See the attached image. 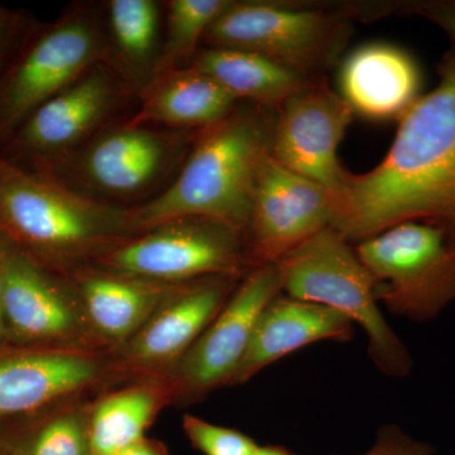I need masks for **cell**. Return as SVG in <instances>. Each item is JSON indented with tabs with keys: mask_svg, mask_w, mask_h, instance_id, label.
Here are the masks:
<instances>
[{
	"mask_svg": "<svg viewBox=\"0 0 455 455\" xmlns=\"http://www.w3.org/2000/svg\"><path fill=\"white\" fill-rule=\"evenodd\" d=\"M398 122L382 163L350 173L335 193L331 228L352 244L407 221L455 233V49L439 65L436 88Z\"/></svg>",
	"mask_w": 455,
	"mask_h": 455,
	"instance_id": "6da1fadb",
	"label": "cell"
},
{
	"mask_svg": "<svg viewBox=\"0 0 455 455\" xmlns=\"http://www.w3.org/2000/svg\"><path fill=\"white\" fill-rule=\"evenodd\" d=\"M236 278L215 276L181 284L125 341V359L139 367L179 362L229 300Z\"/></svg>",
	"mask_w": 455,
	"mask_h": 455,
	"instance_id": "4fadbf2b",
	"label": "cell"
},
{
	"mask_svg": "<svg viewBox=\"0 0 455 455\" xmlns=\"http://www.w3.org/2000/svg\"><path fill=\"white\" fill-rule=\"evenodd\" d=\"M9 247H12V245L8 243L7 239H5L3 233L0 232V257H2V254L4 253Z\"/></svg>",
	"mask_w": 455,
	"mask_h": 455,
	"instance_id": "d6a6232c",
	"label": "cell"
},
{
	"mask_svg": "<svg viewBox=\"0 0 455 455\" xmlns=\"http://www.w3.org/2000/svg\"><path fill=\"white\" fill-rule=\"evenodd\" d=\"M36 29L25 14L0 5V79Z\"/></svg>",
	"mask_w": 455,
	"mask_h": 455,
	"instance_id": "4316f807",
	"label": "cell"
},
{
	"mask_svg": "<svg viewBox=\"0 0 455 455\" xmlns=\"http://www.w3.org/2000/svg\"><path fill=\"white\" fill-rule=\"evenodd\" d=\"M112 455H163L157 448L151 443L146 442L145 439L134 443L130 447L122 449Z\"/></svg>",
	"mask_w": 455,
	"mask_h": 455,
	"instance_id": "f546056e",
	"label": "cell"
},
{
	"mask_svg": "<svg viewBox=\"0 0 455 455\" xmlns=\"http://www.w3.org/2000/svg\"><path fill=\"white\" fill-rule=\"evenodd\" d=\"M180 286L146 283L110 271L79 276L80 295L90 323L114 341L130 340Z\"/></svg>",
	"mask_w": 455,
	"mask_h": 455,
	"instance_id": "ffe728a7",
	"label": "cell"
},
{
	"mask_svg": "<svg viewBox=\"0 0 455 455\" xmlns=\"http://www.w3.org/2000/svg\"><path fill=\"white\" fill-rule=\"evenodd\" d=\"M108 18L116 52L128 68H151L157 62L160 13L154 0H112Z\"/></svg>",
	"mask_w": 455,
	"mask_h": 455,
	"instance_id": "603a6c76",
	"label": "cell"
},
{
	"mask_svg": "<svg viewBox=\"0 0 455 455\" xmlns=\"http://www.w3.org/2000/svg\"><path fill=\"white\" fill-rule=\"evenodd\" d=\"M108 271L161 284L215 276H244L252 269L244 238L214 221L185 218L147 230L103 254Z\"/></svg>",
	"mask_w": 455,
	"mask_h": 455,
	"instance_id": "52a82bcc",
	"label": "cell"
},
{
	"mask_svg": "<svg viewBox=\"0 0 455 455\" xmlns=\"http://www.w3.org/2000/svg\"><path fill=\"white\" fill-rule=\"evenodd\" d=\"M355 324L343 314L314 302L280 293L260 313L250 346L229 386L252 379L260 371L319 341L346 343Z\"/></svg>",
	"mask_w": 455,
	"mask_h": 455,
	"instance_id": "5bb4252c",
	"label": "cell"
},
{
	"mask_svg": "<svg viewBox=\"0 0 455 455\" xmlns=\"http://www.w3.org/2000/svg\"><path fill=\"white\" fill-rule=\"evenodd\" d=\"M276 268L283 293L323 305L348 317L366 331L368 355L390 377H405L412 357L383 316L376 281L355 245L333 228H326L286 254Z\"/></svg>",
	"mask_w": 455,
	"mask_h": 455,
	"instance_id": "277c9868",
	"label": "cell"
},
{
	"mask_svg": "<svg viewBox=\"0 0 455 455\" xmlns=\"http://www.w3.org/2000/svg\"><path fill=\"white\" fill-rule=\"evenodd\" d=\"M430 444L419 442L397 425H386L377 433L372 447L359 455H433Z\"/></svg>",
	"mask_w": 455,
	"mask_h": 455,
	"instance_id": "83f0119b",
	"label": "cell"
},
{
	"mask_svg": "<svg viewBox=\"0 0 455 455\" xmlns=\"http://www.w3.org/2000/svg\"><path fill=\"white\" fill-rule=\"evenodd\" d=\"M28 455H92L88 424L80 415L57 416L42 427Z\"/></svg>",
	"mask_w": 455,
	"mask_h": 455,
	"instance_id": "d4e9b609",
	"label": "cell"
},
{
	"mask_svg": "<svg viewBox=\"0 0 455 455\" xmlns=\"http://www.w3.org/2000/svg\"><path fill=\"white\" fill-rule=\"evenodd\" d=\"M407 11L412 14L427 18L430 22L440 27L455 46V3L451 2H416L406 5Z\"/></svg>",
	"mask_w": 455,
	"mask_h": 455,
	"instance_id": "f1b7e54d",
	"label": "cell"
},
{
	"mask_svg": "<svg viewBox=\"0 0 455 455\" xmlns=\"http://www.w3.org/2000/svg\"><path fill=\"white\" fill-rule=\"evenodd\" d=\"M182 427L191 444L204 455H254L259 445L250 436L230 427L185 415Z\"/></svg>",
	"mask_w": 455,
	"mask_h": 455,
	"instance_id": "484cf974",
	"label": "cell"
},
{
	"mask_svg": "<svg viewBox=\"0 0 455 455\" xmlns=\"http://www.w3.org/2000/svg\"><path fill=\"white\" fill-rule=\"evenodd\" d=\"M0 232L32 259L60 260L124 242L131 211L75 193L49 172L0 156Z\"/></svg>",
	"mask_w": 455,
	"mask_h": 455,
	"instance_id": "3957f363",
	"label": "cell"
},
{
	"mask_svg": "<svg viewBox=\"0 0 455 455\" xmlns=\"http://www.w3.org/2000/svg\"><path fill=\"white\" fill-rule=\"evenodd\" d=\"M254 455H299L293 453V451H290L283 445H265V447H260L257 449L256 453Z\"/></svg>",
	"mask_w": 455,
	"mask_h": 455,
	"instance_id": "1f68e13d",
	"label": "cell"
},
{
	"mask_svg": "<svg viewBox=\"0 0 455 455\" xmlns=\"http://www.w3.org/2000/svg\"><path fill=\"white\" fill-rule=\"evenodd\" d=\"M229 4L230 0L169 2L166 35L152 75L154 80L179 70V66L193 55L212 23Z\"/></svg>",
	"mask_w": 455,
	"mask_h": 455,
	"instance_id": "cb8c5ba5",
	"label": "cell"
},
{
	"mask_svg": "<svg viewBox=\"0 0 455 455\" xmlns=\"http://www.w3.org/2000/svg\"><path fill=\"white\" fill-rule=\"evenodd\" d=\"M193 68L208 75L236 100L278 109L284 101L314 80L251 51L211 47Z\"/></svg>",
	"mask_w": 455,
	"mask_h": 455,
	"instance_id": "44dd1931",
	"label": "cell"
},
{
	"mask_svg": "<svg viewBox=\"0 0 455 455\" xmlns=\"http://www.w3.org/2000/svg\"><path fill=\"white\" fill-rule=\"evenodd\" d=\"M97 359L76 352L36 353L0 359V416L22 414L97 381Z\"/></svg>",
	"mask_w": 455,
	"mask_h": 455,
	"instance_id": "e0dca14e",
	"label": "cell"
},
{
	"mask_svg": "<svg viewBox=\"0 0 455 455\" xmlns=\"http://www.w3.org/2000/svg\"><path fill=\"white\" fill-rule=\"evenodd\" d=\"M339 89L355 114L373 121L400 119L420 98V68L405 50L376 42L341 62Z\"/></svg>",
	"mask_w": 455,
	"mask_h": 455,
	"instance_id": "9a60e30c",
	"label": "cell"
},
{
	"mask_svg": "<svg viewBox=\"0 0 455 455\" xmlns=\"http://www.w3.org/2000/svg\"><path fill=\"white\" fill-rule=\"evenodd\" d=\"M9 333L7 316L4 309V280H3L2 269H0V343L7 339Z\"/></svg>",
	"mask_w": 455,
	"mask_h": 455,
	"instance_id": "4dcf8cb0",
	"label": "cell"
},
{
	"mask_svg": "<svg viewBox=\"0 0 455 455\" xmlns=\"http://www.w3.org/2000/svg\"><path fill=\"white\" fill-rule=\"evenodd\" d=\"M160 405L161 392L151 386H136L103 398L89 419L92 455H112L142 440Z\"/></svg>",
	"mask_w": 455,
	"mask_h": 455,
	"instance_id": "7402d4cb",
	"label": "cell"
},
{
	"mask_svg": "<svg viewBox=\"0 0 455 455\" xmlns=\"http://www.w3.org/2000/svg\"><path fill=\"white\" fill-rule=\"evenodd\" d=\"M236 103L223 86L191 66L154 80L140 112L128 124L205 130L227 118Z\"/></svg>",
	"mask_w": 455,
	"mask_h": 455,
	"instance_id": "d6986e66",
	"label": "cell"
},
{
	"mask_svg": "<svg viewBox=\"0 0 455 455\" xmlns=\"http://www.w3.org/2000/svg\"><path fill=\"white\" fill-rule=\"evenodd\" d=\"M170 147L163 134L139 125L108 132L84 152V178L109 196L140 193L166 166Z\"/></svg>",
	"mask_w": 455,
	"mask_h": 455,
	"instance_id": "ac0fdd59",
	"label": "cell"
},
{
	"mask_svg": "<svg viewBox=\"0 0 455 455\" xmlns=\"http://www.w3.org/2000/svg\"><path fill=\"white\" fill-rule=\"evenodd\" d=\"M352 13L276 2H230L206 32L211 47L251 51L311 80L337 64Z\"/></svg>",
	"mask_w": 455,
	"mask_h": 455,
	"instance_id": "5b68a950",
	"label": "cell"
},
{
	"mask_svg": "<svg viewBox=\"0 0 455 455\" xmlns=\"http://www.w3.org/2000/svg\"><path fill=\"white\" fill-rule=\"evenodd\" d=\"M9 333L22 339H65L79 333L76 307L41 263L16 248L0 257Z\"/></svg>",
	"mask_w": 455,
	"mask_h": 455,
	"instance_id": "2e32d148",
	"label": "cell"
},
{
	"mask_svg": "<svg viewBox=\"0 0 455 455\" xmlns=\"http://www.w3.org/2000/svg\"><path fill=\"white\" fill-rule=\"evenodd\" d=\"M118 86L107 68L94 66L77 82L41 104L2 140L11 163L28 161L41 169L82 142L110 112Z\"/></svg>",
	"mask_w": 455,
	"mask_h": 455,
	"instance_id": "7c38bea8",
	"label": "cell"
},
{
	"mask_svg": "<svg viewBox=\"0 0 455 455\" xmlns=\"http://www.w3.org/2000/svg\"><path fill=\"white\" fill-rule=\"evenodd\" d=\"M103 51L100 29L84 13L36 29L0 79V142L33 110L99 65Z\"/></svg>",
	"mask_w": 455,
	"mask_h": 455,
	"instance_id": "ba28073f",
	"label": "cell"
},
{
	"mask_svg": "<svg viewBox=\"0 0 455 455\" xmlns=\"http://www.w3.org/2000/svg\"><path fill=\"white\" fill-rule=\"evenodd\" d=\"M280 293L283 287L276 266H259L248 271L223 309L178 362L180 390L190 396H202L220 386H229L260 313Z\"/></svg>",
	"mask_w": 455,
	"mask_h": 455,
	"instance_id": "8fae6325",
	"label": "cell"
},
{
	"mask_svg": "<svg viewBox=\"0 0 455 455\" xmlns=\"http://www.w3.org/2000/svg\"><path fill=\"white\" fill-rule=\"evenodd\" d=\"M276 109H235L205 128L179 178L151 202L131 209L136 232L199 218L244 238L260 164L269 155Z\"/></svg>",
	"mask_w": 455,
	"mask_h": 455,
	"instance_id": "7a4b0ae2",
	"label": "cell"
},
{
	"mask_svg": "<svg viewBox=\"0 0 455 455\" xmlns=\"http://www.w3.org/2000/svg\"><path fill=\"white\" fill-rule=\"evenodd\" d=\"M355 112L323 80H314L276 109L269 155L283 167L339 193L350 172L338 148Z\"/></svg>",
	"mask_w": 455,
	"mask_h": 455,
	"instance_id": "30bf717a",
	"label": "cell"
},
{
	"mask_svg": "<svg viewBox=\"0 0 455 455\" xmlns=\"http://www.w3.org/2000/svg\"><path fill=\"white\" fill-rule=\"evenodd\" d=\"M355 248L376 281L377 300L395 315L430 322L455 302V233L451 230L407 221Z\"/></svg>",
	"mask_w": 455,
	"mask_h": 455,
	"instance_id": "8992f818",
	"label": "cell"
},
{
	"mask_svg": "<svg viewBox=\"0 0 455 455\" xmlns=\"http://www.w3.org/2000/svg\"><path fill=\"white\" fill-rule=\"evenodd\" d=\"M335 191L292 172L268 155L251 205L244 235L251 267L276 265L286 254L331 228Z\"/></svg>",
	"mask_w": 455,
	"mask_h": 455,
	"instance_id": "9c48e42d",
	"label": "cell"
}]
</instances>
